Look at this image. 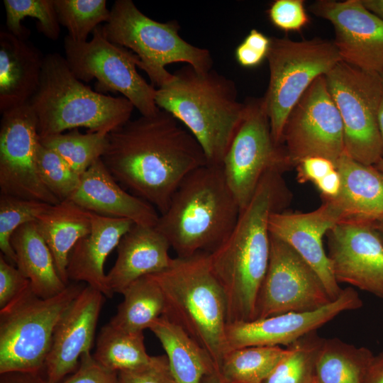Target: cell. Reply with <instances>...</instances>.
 Listing matches in <instances>:
<instances>
[{"mask_svg":"<svg viewBox=\"0 0 383 383\" xmlns=\"http://www.w3.org/2000/svg\"><path fill=\"white\" fill-rule=\"evenodd\" d=\"M162 109L129 120L108 133L101 157L126 190L164 213L192 172L207 163L196 138Z\"/></svg>","mask_w":383,"mask_h":383,"instance_id":"6da1fadb","label":"cell"},{"mask_svg":"<svg viewBox=\"0 0 383 383\" xmlns=\"http://www.w3.org/2000/svg\"><path fill=\"white\" fill-rule=\"evenodd\" d=\"M282 173L274 170L264 175L230 235L209 254L226 297L228 324L255 320L257 298L270 260L269 218L272 213L283 211L288 199Z\"/></svg>","mask_w":383,"mask_h":383,"instance_id":"7a4b0ae2","label":"cell"},{"mask_svg":"<svg viewBox=\"0 0 383 383\" xmlns=\"http://www.w3.org/2000/svg\"><path fill=\"white\" fill-rule=\"evenodd\" d=\"M173 74L157 88L156 105L196 138L208 164L221 165L245 111L235 82L213 69L199 72L189 65Z\"/></svg>","mask_w":383,"mask_h":383,"instance_id":"3957f363","label":"cell"},{"mask_svg":"<svg viewBox=\"0 0 383 383\" xmlns=\"http://www.w3.org/2000/svg\"><path fill=\"white\" fill-rule=\"evenodd\" d=\"M240 211L222 166L206 163L184 178L155 227L178 257L210 254L230 235Z\"/></svg>","mask_w":383,"mask_h":383,"instance_id":"277c9868","label":"cell"},{"mask_svg":"<svg viewBox=\"0 0 383 383\" xmlns=\"http://www.w3.org/2000/svg\"><path fill=\"white\" fill-rule=\"evenodd\" d=\"M150 276L165 297L162 316L179 326L207 353L218 372L230 350L226 338L227 304L209 254L177 256L167 269Z\"/></svg>","mask_w":383,"mask_h":383,"instance_id":"5b68a950","label":"cell"},{"mask_svg":"<svg viewBox=\"0 0 383 383\" xmlns=\"http://www.w3.org/2000/svg\"><path fill=\"white\" fill-rule=\"evenodd\" d=\"M29 104L40 138L79 127L109 133L128 121L135 108L124 96L105 95L86 86L58 53L44 57L40 86Z\"/></svg>","mask_w":383,"mask_h":383,"instance_id":"8992f818","label":"cell"},{"mask_svg":"<svg viewBox=\"0 0 383 383\" xmlns=\"http://www.w3.org/2000/svg\"><path fill=\"white\" fill-rule=\"evenodd\" d=\"M102 28L111 42L138 57V67L157 88L174 77L165 68L167 65L183 62L199 72L212 69L210 51L184 40L179 34L180 26L177 21H156L142 13L131 0L116 1L109 20Z\"/></svg>","mask_w":383,"mask_h":383,"instance_id":"52a82bcc","label":"cell"},{"mask_svg":"<svg viewBox=\"0 0 383 383\" xmlns=\"http://www.w3.org/2000/svg\"><path fill=\"white\" fill-rule=\"evenodd\" d=\"M84 287L68 284L59 294L43 299L29 285L0 309V374L41 372L57 322Z\"/></svg>","mask_w":383,"mask_h":383,"instance_id":"ba28073f","label":"cell"},{"mask_svg":"<svg viewBox=\"0 0 383 383\" xmlns=\"http://www.w3.org/2000/svg\"><path fill=\"white\" fill-rule=\"evenodd\" d=\"M268 62L270 79L262 96L272 135L282 144V134L292 109L310 85L342 61L333 42L314 38L292 40L270 38Z\"/></svg>","mask_w":383,"mask_h":383,"instance_id":"9c48e42d","label":"cell"},{"mask_svg":"<svg viewBox=\"0 0 383 383\" xmlns=\"http://www.w3.org/2000/svg\"><path fill=\"white\" fill-rule=\"evenodd\" d=\"M325 77L341 118L345 153L362 164L376 165L383 152L378 123L382 92L380 74L340 61Z\"/></svg>","mask_w":383,"mask_h":383,"instance_id":"30bf717a","label":"cell"},{"mask_svg":"<svg viewBox=\"0 0 383 383\" xmlns=\"http://www.w3.org/2000/svg\"><path fill=\"white\" fill-rule=\"evenodd\" d=\"M64 48L68 65L79 80L89 82L96 79L98 92H120L142 116L159 111L155 101L157 89L137 72L138 57L111 42L102 26H98L91 39L84 43H76L67 35Z\"/></svg>","mask_w":383,"mask_h":383,"instance_id":"8fae6325","label":"cell"},{"mask_svg":"<svg viewBox=\"0 0 383 383\" xmlns=\"http://www.w3.org/2000/svg\"><path fill=\"white\" fill-rule=\"evenodd\" d=\"M245 111L221 166L227 184L242 211L252 198L264 175L270 170L292 167L283 144L272 135L262 97L244 101Z\"/></svg>","mask_w":383,"mask_h":383,"instance_id":"7c38bea8","label":"cell"},{"mask_svg":"<svg viewBox=\"0 0 383 383\" xmlns=\"http://www.w3.org/2000/svg\"><path fill=\"white\" fill-rule=\"evenodd\" d=\"M331 301L315 270L291 246L270 234L269 264L257 295L255 320L312 311Z\"/></svg>","mask_w":383,"mask_h":383,"instance_id":"4fadbf2b","label":"cell"},{"mask_svg":"<svg viewBox=\"0 0 383 383\" xmlns=\"http://www.w3.org/2000/svg\"><path fill=\"white\" fill-rule=\"evenodd\" d=\"M282 144L292 167L314 156L336 165L345 152L341 118L325 76L314 80L292 109L284 125Z\"/></svg>","mask_w":383,"mask_h":383,"instance_id":"5bb4252c","label":"cell"},{"mask_svg":"<svg viewBox=\"0 0 383 383\" xmlns=\"http://www.w3.org/2000/svg\"><path fill=\"white\" fill-rule=\"evenodd\" d=\"M38 123L30 104L2 113L0 126L1 194L51 205L60 202L43 184L37 171Z\"/></svg>","mask_w":383,"mask_h":383,"instance_id":"9a60e30c","label":"cell"},{"mask_svg":"<svg viewBox=\"0 0 383 383\" xmlns=\"http://www.w3.org/2000/svg\"><path fill=\"white\" fill-rule=\"evenodd\" d=\"M309 10L332 24L333 42L343 62L366 72H383V20L361 0H318Z\"/></svg>","mask_w":383,"mask_h":383,"instance_id":"2e32d148","label":"cell"},{"mask_svg":"<svg viewBox=\"0 0 383 383\" xmlns=\"http://www.w3.org/2000/svg\"><path fill=\"white\" fill-rule=\"evenodd\" d=\"M328 256L338 283L383 299V241L372 223L342 221L327 233Z\"/></svg>","mask_w":383,"mask_h":383,"instance_id":"e0dca14e","label":"cell"},{"mask_svg":"<svg viewBox=\"0 0 383 383\" xmlns=\"http://www.w3.org/2000/svg\"><path fill=\"white\" fill-rule=\"evenodd\" d=\"M362 301L356 290L343 289L338 299L312 311L290 312L249 322L227 324L230 350L250 346H289L317 331L340 313L360 309Z\"/></svg>","mask_w":383,"mask_h":383,"instance_id":"ac0fdd59","label":"cell"},{"mask_svg":"<svg viewBox=\"0 0 383 383\" xmlns=\"http://www.w3.org/2000/svg\"><path fill=\"white\" fill-rule=\"evenodd\" d=\"M343 221V211L333 200H325L307 213L277 211L269 218V231L291 246L318 274L334 301L342 289L336 281L323 239L336 224Z\"/></svg>","mask_w":383,"mask_h":383,"instance_id":"d6986e66","label":"cell"},{"mask_svg":"<svg viewBox=\"0 0 383 383\" xmlns=\"http://www.w3.org/2000/svg\"><path fill=\"white\" fill-rule=\"evenodd\" d=\"M104 297L87 285L60 318L44 367L49 383L62 382L76 371L81 356L90 352Z\"/></svg>","mask_w":383,"mask_h":383,"instance_id":"ffe728a7","label":"cell"},{"mask_svg":"<svg viewBox=\"0 0 383 383\" xmlns=\"http://www.w3.org/2000/svg\"><path fill=\"white\" fill-rule=\"evenodd\" d=\"M70 200L91 213L128 219L137 225L155 226L160 216L150 204L120 185L101 158L81 175L80 184Z\"/></svg>","mask_w":383,"mask_h":383,"instance_id":"44dd1931","label":"cell"},{"mask_svg":"<svg viewBox=\"0 0 383 383\" xmlns=\"http://www.w3.org/2000/svg\"><path fill=\"white\" fill-rule=\"evenodd\" d=\"M167 238L155 226L134 224L117 246V258L106 274L111 292H122L134 281L167 269L172 257Z\"/></svg>","mask_w":383,"mask_h":383,"instance_id":"7402d4cb","label":"cell"},{"mask_svg":"<svg viewBox=\"0 0 383 383\" xmlns=\"http://www.w3.org/2000/svg\"><path fill=\"white\" fill-rule=\"evenodd\" d=\"M91 230L74 246L69 257V281L84 282L111 298L104 266L108 255L135 224L126 218L107 217L91 212Z\"/></svg>","mask_w":383,"mask_h":383,"instance_id":"603a6c76","label":"cell"},{"mask_svg":"<svg viewBox=\"0 0 383 383\" xmlns=\"http://www.w3.org/2000/svg\"><path fill=\"white\" fill-rule=\"evenodd\" d=\"M44 57L26 39L0 32V111L28 104L40 82Z\"/></svg>","mask_w":383,"mask_h":383,"instance_id":"cb8c5ba5","label":"cell"},{"mask_svg":"<svg viewBox=\"0 0 383 383\" xmlns=\"http://www.w3.org/2000/svg\"><path fill=\"white\" fill-rule=\"evenodd\" d=\"M341 188L333 200L343 211V221L372 223L383 218V172L357 162L345 152L336 162Z\"/></svg>","mask_w":383,"mask_h":383,"instance_id":"d4e9b609","label":"cell"},{"mask_svg":"<svg viewBox=\"0 0 383 383\" xmlns=\"http://www.w3.org/2000/svg\"><path fill=\"white\" fill-rule=\"evenodd\" d=\"M35 222L52 254L60 278L68 284L69 257L78 240L90 232L91 212L67 199L50 205Z\"/></svg>","mask_w":383,"mask_h":383,"instance_id":"484cf974","label":"cell"},{"mask_svg":"<svg viewBox=\"0 0 383 383\" xmlns=\"http://www.w3.org/2000/svg\"><path fill=\"white\" fill-rule=\"evenodd\" d=\"M11 243L16 256V267L29 280L37 296L50 298L66 288L67 284L60 278L52 254L35 221L18 228Z\"/></svg>","mask_w":383,"mask_h":383,"instance_id":"4316f807","label":"cell"},{"mask_svg":"<svg viewBox=\"0 0 383 383\" xmlns=\"http://www.w3.org/2000/svg\"><path fill=\"white\" fill-rule=\"evenodd\" d=\"M160 342L177 383H201L202 378L216 372L207 353L179 326L165 316L149 328Z\"/></svg>","mask_w":383,"mask_h":383,"instance_id":"83f0119b","label":"cell"},{"mask_svg":"<svg viewBox=\"0 0 383 383\" xmlns=\"http://www.w3.org/2000/svg\"><path fill=\"white\" fill-rule=\"evenodd\" d=\"M374 356L365 347L323 338L316 360V383H367Z\"/></svg>","mask_w":383,"mask_h":383,"instance_id":"f1b7e54d","label":"cell"},{"mask_svg":"<svg viewBox=\"0 0 383 383\" xmlns=\"http://www.w3.org/2000/svg\"><path fill=\"white\" fill-rule=\"evenodd\" d=\"M123 301L109 323L123 331L133 333L149 329L164 314L163 293L155 280L145 276L131 283L123 292Z\"/></svg>","mask_w":383,"mask_h":383,"instance_id":"f546056e","label":"cell"},{"mask_svg":"<svg viewBox=\"0 0 383 383\" xmlns=\"http://www.w3.org/2000/svg\"><path fill=\"white\" fill-rule=\"evenodd\" d=\"M281 346H250L229 350L218 374L224 383H263L287 354Z\"/></svg>","mask_w":383,"mask_h":383,"instance_id":"4dcf8cb0","label":"cell"},{"mask_svg":"<svg viewBox=\"0 0 383 383\" xmlns=\"http://www.w3.org/2000/svg\"><path fill=\"white\" fill-rule=\"evenodd\" d=\"M93 356L101 365L118 372L145 365L152 357L146 351L143 332L125 331L110 323L101 328Z\"/></svg>","mask_w":383,"mask_h":383,"instance_id":"1f68e13d","label":"cell"},{"mask_svg":"<svg viewBox=\"0 0 383 383\" xmlns=\"http://www.w3.org/2000/svg\"><path fill=\"white\" fill-rule=\"evenodd\" d=\"M108 133H81L78 128L40 138L45 147L59 155L77 174L82 175L106 150Z\"/></svg>","mask_w":383,"mask_h":383,"instance_id":"d6a6232c","label":"cell"},{"mask_svg":"<svg viewBox=\"0 0 383 383\" xmlns=\"http://www.w3.org/2000/svg\"><path fill=\"white\" fill-rule=\"evenodd\" d=\"M323 340L316 331L287 346V354L263 383H316V360Z\"/></svg>","mask_w":383,"mask_h":383,"instance_id":"836d02e7","label":"cell"},{"mask_svg":"<svg viewBox=\"0 0 383 383\" xmlns=\"http://www.w3.org/2000/svg\"><path fill=\"white\" fill-rule=\"evenodd\" d=\"M60 24L76 43L87 41L90 33L111 16L105 0H54Z\"/></svg>","mask_w":383,"mask_h":383,"instance_id":"e575fe53","label":"cell"},{"mask_svg":"<svg viewBox=\"0 0 383 383\" xmlns=\"http://www.w3.org/2000/svg\"><path fill=\"white\" fill-rule=\"evenodd\" d=\"M6 26L9 32L22 39L30 33L21 21L25 17L38 20V29L48 38L55 40L60 33V23L54 0H4Z\"/></svg>","mask_w":383,"mask_h":383,"instance_id":"d590c367","label":"cell"},{"mask_svg":"<svg viewBox=\"0 0 383 383\" xmlns=\"http://www.w3.org/2000/svg\"><path fill=\"white\" fill-rule=\"evenodd\" d=\"M51 204L9 195H0V250L1 254L11 265H16V256L11 240L21 226L35 221Z\"/></svg>","mask_w":383,"mask_h":383,"instance_id":"8d00e7d4","label":"cell"},{"mask_svg":"<svg viewBox=\"0 0 383 383\" xmlns=\"http://www.w3.org/2000/svg\"><path fill=\"white\" fill-rule=\"evenodd\" d=\"M36 167L43 184L60 201L70 199L80 184L81 175L40 141L36 154Z\"/></svg>","mask_w":383,"mask_h":383,"instance_id":"74e56055","label":"cell"},{"mask_svg":"<svg viewBox=\"0 0 383 383\" xmlns=\"http://www.w3.org/2000/svg\"><path fill=\"white\" fill-rule=\"evenodd\" d=\"M267 13L272 24L285 32H300L309 23L303 0H275Z\"/></svg>","mask_w":383,"mask_h":383,"instance_id":"f35d334b","label":"cell"},{"mask_svg":"<svg viewBox=\"0 0 383 383\" xmlns=\"http://www.w3.org/2000/svg\"><path fill=\"white\" fill-rule=\"evenodd\" d=\"M118 374L119 383H177L166 355L152 356L146 365Z\"/></svg>","mask_w":383,"mask_h":383,"instance_id":"ab89813d","label":"cell"},{"mask_svg":"<svg viewBox=\"0 0 383 383\" xmlns=\"http://www.w3.org/2000/svg\"><path fill=\"white\" fill-rule=\"evenodd\" d=\"M270 46V38L253 28L236 47L235 57L238 63L246 68L260 65L267 56Z\"/></svg>","mask_w":383,"mask_h":383,"instance_id":"60d3db41","label":"cell"},{"mask_svg":"<svg viewBox=\"0 0 383 383\" xmlns=\"http://www.w3.org/2000/svg\"><path fill=\"white\" fill-rule=\"evenodd\" d=\"M60 383H119L118 374L101 365L87 352L81 356L76 371Z\"/></svg>","mask_w":383,"mask_h":383,"instance_id":"b9f144b4","label":"cell"},{"mask_svg":"<svg viewBox=\"0 0 383 383\" xmlns=\"http://www.w3.org/2000/svg\"><path fill=\"white\" fill-rule=\"evenodd\" d=\"M29 285V280L1 254L0 309L10 304Z\"/></svg>","mask_w":383,"mask_h":383,"instance_id":"7bdbcfd3","label":"cell"},{"mask_svg":"<svg viewBox=\"0 0 383 383\" xmlns=\"http://www.w3.org/2000/svg\"><path fill=\"white\" fill-rule=\"evenodd\" d=\"M295 167L296 179L301 184L306 182L314 184L337 169L336 165L333 161L318 156L303 159Z\"/></svg>","mask_w":383,"mask_h":383,"instance_id":"ee69618b","label":"cell"},{"mask_svg":"<svg viewBox=\"0 0 383 383\" xmlns=\"http://www.w3.org/2000/svg\"><path fill=\"white\" fill-rule=\"evenodd\" d=\"M313 184L321 193L324 201L334 199L338 196L341 188L340 173L336 169Z\"/></svg>","mask_w":383,"mask_h":383,"instance_id":"f6af8a7d","label":"cell"},{"mask_svg":"<svg viewBox=\"0 0 383 383\" xmlns=\"http://www.w3.org/2000/svg\"><path fill=\"white\" fill-rule=\"evenodd\" d=\"M0 383H49L41 372H10L0 374Z\"/></svg>","mask_w":383,"mask_h":383,"instance_id":"bcb514c9","label":"cell"},{"mask_svg":"<svg viewBox=\"0 0 383 383\" xmlns=\"http://www.w3.org/2000/svg\"><path fill=\"white\" fill-rule=\"evenodd\" d=\"M367 383H383V350L374 356Z\"/></svg>","mask_w":383,"mask_h":383,"instance_id":"7dc6e473","label":"cell"},{"mask_svg":"<svg viewBox=\"0 0 383 383\" xmlns=\"http://www.w3.org/2000/svg\"><path fill=\"white\" fill-rule=\"evenodd\" d=\"M361 1L369 11L383 20V0H361Z\"/></svg>","mask_w":383,"mask_h":383,"instance_id":"c3c4849f","label":"cell"},{"mask_svg":"<svg viewBox=\"0 0 383 383\" xmlns=\"http://www.w3.org/2000/svg\"><path fill=\"white\" fill-rule=\"evenodd\" d=\"M380 75L382 77V97H381V101H380L379 114H378V123H379V131H380L382 143H383V72H382ZM382 158H383V152H382Z\"/></svg>","mask_w":383,"mask_h":383,"instance_id":"681fc988","label":"cell"},{"mask_svg":"<svg viewBox=\"0 0 383 383\" xmlns=\"http://www.w3.org/2000/svg\"><path fill=\"white\" fill-rule=\"evenodd\" d=\"M201 383H224L217 372L205 375Z\"/></svg>","mask_w":383,"mask_h":383,"instance_id":"f907efd6","label":"cell"},{"mask_svg":"<svg viewBox=\"0 0 383 383\" xmlns=\"http://www.w3.org/2000/svg\"><path fill=\"white\" fill-rule=\"evenodd\" d=\"M372 225L383 241V218L372 222Z\"/></svg>","mask_w":383,"mask_h":383,"instance_id":"816d5d0a","label":"cell"},{"mask_svg":"<svg viewBox=\"0 0 383 383\" xmlns=\"http://www.w3.org/2000/svg\"><path fill=\"white\" fill-rule=\"evenodd\" d=\"M374 166L383 172V158H382Z\"/></svg>","mask_w":383,"mask_h":383,"instance_id":"f5cc1de1","label":"cell"}]
</instances>
